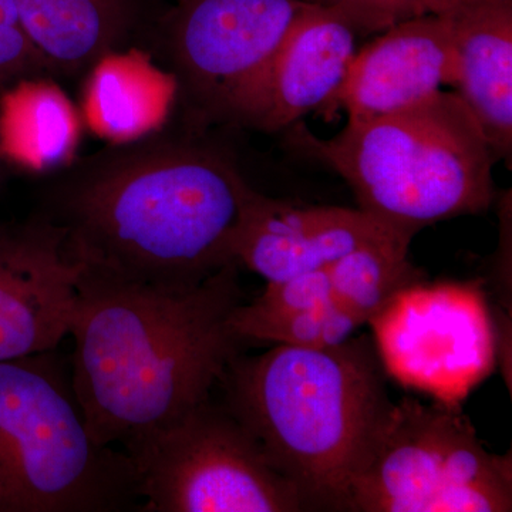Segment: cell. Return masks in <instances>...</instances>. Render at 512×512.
Wrapping results in <instances>:
<instances>
[{"label":"cell","mask_w":512,"mask_h":512,"mask_svg":"<svg viewBox=\"0 0 512 512\" xmlns=\"http://www.w3.org/2000/svg\"><path fill=\"white\" fill-rule=\"evenodd\" d=\"M252 191L210 130L180 120L66 165L37 212L62 229L84 271L188 291L235 264Z\"/></svg>","instance_id":"6da1fadb"},{"label":"cell","mask_w":512,"mask_h":512,"mask_svg":"<svg viewBox=\"0 0 512 512\" xmlns=\"http://www.w3.org/2000/svg\"><path fill=\"white\" fill-rule=\"evenodd\" d=\"M242 301L237 264L188 291L83 269L70 382L93 439L126 450L211 397L244 342L231 326Z\"/></svg>","instance_id":"7a4b0ae2"},{"label":"cell","mask_w":512,"mask_h":512,"mask_svg":"<svg viewBox=\"0 0 512 512\" xmlns=\"http://www.w3.org/2000/svg\"><path fill=\"white\" fill-rule=\"evenodd\" d=\"M384 369L376 343L352 336L328 348L239 353L217 386L311 511H348L350 481L393 404Z\"/></svg>","instance_id":"3957f363"},{"label":"cell","mask_w":512,"mask_h":512,"mask_svg":"<svg viewBox=\"0 0 512 512\" xmlns=\"http://www.w3.org/2000/svg\"><path fill=\"white\" fill-rule=\"evenodd\" d=\"M293 126L289 143L339 174L360 210L412 237L436 222L483 214L497 197V157L457 93L440 90L409 109L348 123L329 140Z\"/></svg>","instance_id":"277c9868"},{"label":"cell","mask_w":512,"mask_h":512,"mask_svg":"<svg viewBox=\"0 0 512 512\" xmlns=\"http://www.w3.org/2000/svg\"><path fill=\"white\" fill-rule=\"evenodd\" d=\"M53 352L0 362V512L138 511L133 461L93 439Z\"/></svg>","instance_id":"5b68a950"},{"label":"cell","mask_w":512,"mask_h":512,"mask_svg":"<svg viewBox=\"0 0 512 512\" xmlns=\"http://www.w3.org/2000/svg\"><path fill=\"white\" fill-rule=\"evenodd\" d=\"M510 456L450 402H393L350 481L348 512H510Z\"/></svg>","instance_id":"8992f818"},{"label":"cell","mask_w":512,"mask_h":512,"mask_svg":"<svg viewBox=\"0 0 512 512\" xmlns=\"http://www.w3.org/2000/svg\"><path fill=\"white\" fill-rule=\"evenodd\" d=\"M303 0H177L143 46L167 66L181 121L197 130L238 126Z\"/></svg>","instance_id":"52a82bcc"},{"label":"cell","mask_w":512,"mask_h":512,"mask_svg":"<svg viewBox=\"0 0 512 512\" xmlns=\"http://www.w3.org/2000/svg\"><path fill=\"white\" fill-rule=\"evenodd\" d=\"M123 451L136 468L140 512L311 511L247 427L212 397Z\"/></svg>","instance_id":"ba28073f"},{"label":"cell","mask_w":512,"mask_h":512,"mask_svg":"<svg viewBox=\"0 0 512 512\" xmlns=\"http://www.w3.org/2000/svg\"><path fill=\"white\" fill-rule=\"evenodd\" d=\"M370 323L384 367L414 386L451 397L490 365V325L484 306L468 289L417 282L397 293Z\"/></svg>","instance_id":"9c48e42d"},{"label":"cell","mask_w":512,"mask_h":512,"mask_svg":"<svg viewBox=\"0 0 512 512\" xmlns=\"http://www.w3.org/2000/svg\"><path fill=\"white\" fill-rule=\"evenodd\" d=\"M82 274L45 215L0 224V362L57 349L69 336Z\"/></svg>","instance_id":"30bf717a"},{"label":"cell","mask_w":512,"mask_h":512,"mask_svg":"<svg viewBox=\"0 0 512 512\" xmlns=\"http://www.w3.org/2000/svg\"><path fill=\"white\" fill-rule=\"evenodd\" d=\"M412 239L360 208L295 205L254 190L232 254L269 284L318 271L357 249L409 248Z\"/></svg>","instance_id":"8fae6325"},{"label":"cell","mask_w":512,"mask_h":512,"mask_svg":"<svg viewBox=\"0 0 512 512\" xmlns=\"http://www.w3.org/2000/svg\"><path fill=\"white\" fill-rule=\"evenodd\" d=\"M356 35L340 10L303 0L238 127L276 133L322 113L348 74Z\"/></svg>","instance_id":"7c38bea8"},{"label":"cell","mask_w":512,"mask_h":512,"mask_svg":"<svg viewBox=\"0 0 512 512\" xmlns=\"http://www.w3.org/2000/svg\"><path fill=\"white\" fill-rule=\"evenodd\" d=\"M457 64L450 18L426 15L404 20L357 50L348 74L322 114L348 113V123L409 109L456 87Z\"/></svg>","instance_id":"4fadbf2b"},{"label":"cell","mask_w":512,"mask_h":512,"mask_svg":"<svg viewBox=\"0 0 512 512\" xmlns=\"http://www.w3.org/2000/svg\"><path fill=\"white\" fill-rule=\"evenodd\" d=\"M20 25L52 74L74 76L146 39L161 10L150 0H13Z\"/></svg>","instance_id":"5bb4252c"},{"label":"cell","mask_w":512,"mask_h":512,"mask_svg":"<svg viewBox=\"0 0 512 512\" xmlns=\"http://www.w3.org/2000/svg\"><path fill=\"white\" fill-rule=\"evenodd\" d=\"M458 96L497 160L512 161V0H463L450 12Z\"/></svg>","instance_id":"9a60e30c"},{"label":"cell","mask_w":512,"mask_h":512,"mask_svg":"<svg viewBox=\"0 0 512 512\" xmlns=\"http://www.w3.org/2000/svg\"><path fill=\"white\" fill-rule=\"evenodd\" d=\"M365 323L339 291L328 266L269 282L261 295L239 303L231 316L241 340L308 348L340 345Z\"/></svg>","instance_id":"2e32d148"},{"label":"cell","mask_w":512,"mask_h":512,"mask_svg":"<svg viewBox=\"0 0 512 512\" xmlns=\"http://www.w3.org/2000/svg\"><path fill=\"white\" fill-rule=\"evenodd\" d=\"M89 72L84 119L111 144L137 140L168 123L177 87L173 76L144 50L111 53Z\"/></svg>","instance_id":"e0dca14e"},{"label":"cell","mask_w":512,"mask_h":512,"mask_svg":"<svg viewBox=\"0 0 512 512\" xmlns=\"http://www.w3.org/2000/svg\"><path fill=\"white\" fill-rule=\"evenodd\" d=\"M3 94L0 111V154L37 173L72 163L79 143V114L46 79L26 80Z\"/></svg>","instance_id":"ac0fdd59"},{"label":"cell","mask_w":512,"mask_h":512,"mask_svg":"<svg viewBox=\"0 0 512 512\" xmlns=\"http://www.w3.org/2000/svg\"><path fill=\"white\" fill-rule=\"evenodd\" d=\"M346 16L357 33H382L397 23L426 15H443L463 0H315Z\"/></svg>","instance_id":"d6986e66"},{"label":"cell","mask_w":512,"mask_h":512,"mask_svg":"<svg viewBox=\"0 0 512 512\" xmlns=\"http://www.w3.org/2000/svg\"><path fill=\"white\" fill-rule=\"evenodd\" d=\"M47 76L52 72L20 25L13 0H0V94Z\"/></svg>","instance_id":"ffe728a7"},{"label":"cell","mask_w":512,"mask_h":512,"mask_svg":"<svg viewBox=\"0 0 512 512\" xmlns=\"http://www.w3.org/2000/svg\"><path fill=\"white\" fill-rule=\"evenodd\" d=\"M3 180V165H2V154H0V184H2Z\"/></svg>","instance_id":"44dd1931"}]
</instances>
